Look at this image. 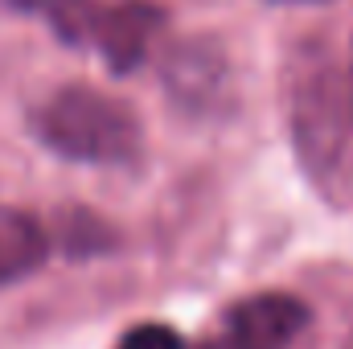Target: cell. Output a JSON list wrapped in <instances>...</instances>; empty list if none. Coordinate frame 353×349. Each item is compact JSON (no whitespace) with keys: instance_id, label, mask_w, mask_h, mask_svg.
<instances>
[{"instance_id":"1","label":"cell","mask_w":353,"mask_h":349,"mask_svg":"<svg viewBox=\"0 0 353 349\" xmlns=\"http://www.w3.org/2000/svg\"><path fill=\"white\" fill-rule=\"evenodd\" d=\"M33 136L74 165H132L144 148L136 111L87 83H70L46 94L33 111Z\"/></svg>"},{"instance_id":"2","label":"cell","mask_w":353,"mask_h":349,"mask_svg":"<svg viewBox=\"0 0 353 349\" xmlns=\"http://www.w3.org/2000/svg\"><path fill=\"white\" fill-rule=\"evenodd\" d=\"M50 25H54V33L62 41L99 50V58L115 74H132L136 66H144V58L161 41L169 17L152 0H115V4L94 0V4L74 8V12H66V17L50 21Z\"/></svg>"},{"instance_id":"3","label":"cell","mask_w":353,"mask_h":349,"mask_svg":"<svg viewBox=\"0 0 353 349\" xmlns=\"http://www.w3.org/2000/svg\"><path fill=\"white\" fill-rule=\"evenodd\" d=\"M222 329L259 349H288L308 329V308L288 292H255L222 312Z\"/></svg>"},{"instance_id":"4","label":"cell","mask_w":353,"mask_h":349,"mask_svg":"<svg viewBox=\"0 0 353 349\" xmlns=\"http://www.w3.org/2000/svg\"><path fill=\"white\" fill-rule=\"evenodd\" d=\"M226 58L214 41H181L165 58V87L173 94V103L193 107V111H210L222 94H226Z\"/></svg>"},{"instance_id":"5","label":"cell","mask_w":353,"mask_h":349,"mask_svg":"<svg viewBox=\"0 0 353 349\" xmlns=\"http://www.w3.org/2000/svg\"><path fill=\"white\" fill-rule=\"evenodd\" d=\"M46 247H50L46 226L29 210L0 201V288L33 275L46 263Z\"/></svg>"},{"instance_id":"6","label":"cell","mask_w":353,"mask_h":349,"mask_svg":"<svg viewBox=\"0 0 353 349\" xmlns=\"http://www.w3.org/2000/svg\"><path fill=\"white\" fill-rule=\"evenodd\" d=\"M87 239H94L103 251L111 247V226L107 222H90V214H66V226H62V243H66V251L70 255H90L94 247H90Z\"/></svg>"},{"instance_id":"7","label":"cell","mask_w":353,"mask_h":349,"mask_svg":"<svg viewBox=\"0 0 353 349\" xmlns=\"http://www.w3.org/2000/svg\"><path fill=\"white\" fill-rule=\"evenodd\" d=\"M115 349H185L181 341V333H176L173 325H161V321H148V325H132Z\"/></svg>"},{"instance_id":"8","label":"cell","mask_w":353,"mask_h":349,"mask_svg":"<svg viewBox=\"0 0 353 349\" xmlns=\"http://www.w3.org/2000/svg\"><path fill=\"white\" fill-rule=\"evenodd\" d=\"M12 8H21V12H37V17H50V21H58V17H66V12H74V8H87L94 0H8Z\"/></svg>"},{"instance_id":"9","label":"cell","mask_w":353,"mask_h":349,"mask_svg":"<svg viewBox=\"0 0 353 349\" xmlns=\"http://www.w3.org/2000/svg\"><path fill=\"white\" fill-rule=\"evenodd\" d=\"M197 349H259V346H251L247 337H239V333H230V329H222V325H218V333H214V337H205Z\"/></svg>"},{"instance_id":"10","label":"cell","mask_w":353,"mask_h":349,"mask_svg":"<svg viewBox=\"0 0 353 349\" xmlns=\"http://www.w3.org/2000/svg\"><path fill=\"white\" fill-rule=\"evenodd\" d=\"M279 4H312V0H279Z\"/></svg>"},{"instance_id":"11","label":"cell","mask_w":353,"mask_h":349,"mask_svg":"<svg viewBox=\"0 0 353 349\" xmlns=\"http://www.w3.org/2000/svg\"><path fill=\"white\" fill-rule=\"evenodd\" d=\"M345 349H353V341H350V346H345Z\"/></svg>"}]
</instances>
